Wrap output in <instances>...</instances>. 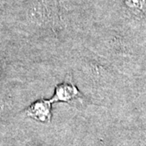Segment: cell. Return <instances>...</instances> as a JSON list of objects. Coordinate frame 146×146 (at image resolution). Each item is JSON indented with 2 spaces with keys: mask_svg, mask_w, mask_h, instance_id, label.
<instances>
[{
  "mask_svg": "<svg viewBox=\"0 0 146 146\" xmlns=\"http://www.w3.org/2000/svg\"><path fill=\"white\" fill-rule=\"evenodd\" d=\"M83 96L80 93L76 85L71 81H66L56 86L54 97L50 99L51 102H71L75 100H80Z\"/></svg>",
  "mask_w": 146,
  "mask_h": 146,
  "instance_id": "6da1fadb",
  "label": "cell"
},
{
  "mask_svg": "<svg viewBox=\"0 0 146 146\" xmlns=\"http://www.w3.org/2000/svg\"><path fill=\"white\" fill-rule=\"evenodd\" d=\"M51 106L50 99H40L30 105L26 110L27 115L42 123H49L51 120Z\"/></svg>",
  "mask_w": 146,
  "mask_h": 146,
  "instance_id": "7a4b0ae2",
  "label": "cell"
},
{
  "mask_svg": "<svg viewBox=\"0 0 146 146\" xmlns=\"http://www.w3.org/2000/svg\"><path fill=\"white\" fill-rule=\"evenodd\" d=\"M126 3L131 7L141 8L145 3V0H126Z\"/></svg>",
  "mask_w": 146,
  "mask_h": 146,
  "instance_id": "3957f363",
  "label": "cell"
}]
</instances>
